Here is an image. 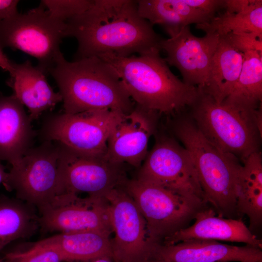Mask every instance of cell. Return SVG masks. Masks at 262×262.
I'll list each match as a JSON object with an SVG mask.
<instances>
[{"instance_id":"cell-1","label":"cell","mask_w":262,"mask_h":262,"mask_svg":"<svg viewBox=\"0 0 262 262\" xmlns=\"http://www.w3.org/2000/svg\"><path fill=\"white\" fill-rule=\"evenodd\" d=\"M66 23V37L78 42L75 60L161 50L163 39L140 16L136 0H93L88 10Z\"/></svg>"},{"instance_id":"cell-2","label":"cell","mask_w":262,"mask_h":262,"mask_svg":"<svg viewBox=\"0 0 262 262\" xmlns=\"http://www.w3.org/2000/svg\"><path fill=\"white\" fill-rule=\"evenodd\" d=\"M98 57L114 68L135 104L158 114L170 115L191 107L200 94L198 87L184 83L172 72L160 51Z\"/></svg>"},{"instance_id":"cell-3","label":"cell","mask_w":262,"mask_h":262,"mask_svg":"<svg viewBox=\"0 0 262 262\" xmlns=\"http://www.w3.org/2000/svg\"><path fill=\"white\" fill-rule=\"evenodd\" d=\"M49 74L59 88L65 113L107 109L127 114L134 107L115 70L98 57L69 62L62 55Z\"/></svg>"},{"instance_id":"cell-4","label":"cell","mask_w":262,"mask_h":262,"mask_svg":"<svg viewBox=\"0 0 262 262\" xmlns=\"http://www.w3.org/2000/svg\"><path fill=\"white\" fill-rule=\"evenodd\" d=\"M175 133L194 164L207 204L219 217L238 219L237 199L242 164L211 142L196 124L184 121Z\"/></svg>"},{"instance_id":"cell-5","label":"cell","mask_w":262,"mask_h":262,"mask_svg":"<svg viewBox=\"0 0 262 262\" xmlns=\"http://www.w3.org/2000/svg\"><path fill=\"white\" fill-rule=\"evenodd\" d=\"M191 106L196 125L211 142L243 161L258 151V110L242 112L216 102L200 90Z\"/></svg>"},{"instance_id":"cell-6","label":"cell","mask_w":262,"mask_h":262,"mask_svg":"<svg viewBox=\"0 0 262 262\" xmlns=\"http://www.w3.org/2000/svg\"><path fill=\"white\" fill-rule=\"evenodd\" d=\"M66 30V22L53 17L40 3L0 23V48L18 49L35 58L37 66L49 74L63 55L60 45Z\"/></svg>"},{"instance_id":"cell-7","label":"cell","mask_w":262,"mask_h":262,"mask_svg":"<svg viewBox=\"0 0 262 262\" xmlns=\"http://www.w3.org/2000/svg\"><path fill=\"white\" fill-rule=\"evenodd\" d=\"M124 189L133 199L147 222L151 237L161 244L187 228L201 206L164 186L135 178Z\"/></svg>"},{"instance_id":"cell-8","label":"cell","mask_w":262,"mask_h":262,"mask_svg":"<svg viewBox=\"0 0 262 262\" xmlns=\"http://www.w3.org/2000/svg\"><path fill=\"white\" fill-rule=\"evenodd\" d=\"M113 237L111 238L115 262H147L160 244L151 237L142 213L131 196L122 188L105 196Z\"/></svg>"},{"instance_id":"cell-9","label":"cell","mask_w":262,"mask_h":262,"mask_svg":"<svg viewBox=\"0 0 262 262\" xmlns=\"http://www.w3.org/2000/svg\"><path fill=\"white\" fill-rule=\"evenodd\" d=\"M59 147L46 141L30 148L7 174L3 184L15 191L16 198L38 210L59 194Z\"/></svg>"},{"instance_id":"cell-10","label":"cell","mask_w":262,"mask_h":262,"mask_svg":"<svg viewBox=\"0 0 262 262\" xmlns=\"http://www.w3.org/2000/svg\"><path fill=\"white\" fill-rule=\"evenodd\" d=\"M59 195L86 193L105 196L110 191L124 187L128 180L123 165L105 156L82 154L59 143Z\"/></svg>"},{"instance_id":"cell-11","label":"cell","mask_w":262,"mask_h":262,"mask_svg":"<svg viewBox=\"0 0 262 262\" xmlns=\"http://www.w3.org/2000/svg\"><path fill=\"white\" fill-rule=\"evenodd\" d=\"M124 115L107 109L64 113L50 117L43 133L47 141H56L75 151L105 156L109 137Z\"/></svg>"},{"instance_id":"cell-12","label":"cell","mask_w":262,"mask_h":262,"mask_svg":"<svg viewBox=\"0 0 262 262\" xmlns=\"http://www.w3.org/2000/svg\"><path fill=\"white\" fill-rule=\"evenodd\" d=\"M136 178L164 186L201 206L208 205L190 154L170 138L156 142Z\"/></svg>"},{"instance_id":"cell-13","label":"cell","mask_w":262,"mask_h":262,"mask_svg":"<svg viewBox=\"0 0 262 262\" xmlns=\"http://www.w3.org/2000/svg\"><path fill=\"white\" fill-rule=\"evenodd\" d=\"M39 211L40 227L46 232L112 234L109 205L105 196L88 195L82 197L77 194L65 193L57 196Z\"/></svg>"},{"instance_id":"cell-14","label":"cell","mask_w":262,"mask_h":262,"mask_svg":"<svg viewBox=\"0 0 262 262\" xmlns=\"http://www.w3.org/2000/svg\"><path fill=\"white\" fill-rule=\"evenodd\" d=\"M219 39L215 33L196 36L187 26L175 36L163 39L160 48L166 53L165 61L180 71L182 81L202 90L207 82Z\"/></svg>"},{"instance_id":"cell-15","label":"cell","mask_w":262,"mask_h":262,"mask_svg":"<svg viewBox=\"0 0 262 262\" xmlns=\"http://www.w3.org/2000/svg\"><path fill=\"white\" fill-rule=\"evenodd\" d=\"M158 113L135 104L112 131L105 155L110 162L139 168L145 159L148 141L153 134Z\"/></svg>"},{"instance_id":"cell-16","label":"cell","mask_w":262,"mask_h":262,"mask_svg":"<svg viewBox=\"0 0 262 262\" xmlns=\"http://www.w3.org/2000/svg\"><path fill=\"white\" fill-rule=\"evenodd\" d=\"M170 262H262V249L236 246L218 241L190 239L175 244H159L152 259Z\"/></svg>"},{"instance_id":"cell-17","label":"cell","mask_w":262,"mask_h":262,"mask_svg":"<svg viewBox=\"0 0 262 262\" xmlns=\"http://www.w3.org/2000/svg\"><path fill=\"white\" fill-rule=\"evenodd\" d=\"M195 222L164 238L161 243L169 245L190 239H205L242 243L262 249V241L257 238L241 218L219 217L209 205L196 214Z\"/></svg>"},{"instance_id":"cell-18","label":"cell","mask_w":262,"mask_h":262,"mask_svg":"<svg viewBox=\"0 0 262 262\" xmlns=\"http://www.w3.org/2000/svg\"><path fill=\"white\" fill-rule=\"evenodd\" d=\"M23 106L13 95H0V160L12 165L32 148L34 138Z\"/></svg>"},{"instance_id":"cell-19","label":"cell","mask_w":262,"mask_h":262,"mask_svg":"<svg viewBox=\"0 0 262 262\" xmlns=\"http://www.w3.org/2000/svg\"><path fill=\"white\" fill-rule=\"evenodd\" d=\"M10 76L9 84L13 95L27 107L31 121L62 101L60 93L55 92L48 82L46 74L29 60L20 64L14 63Z\"/></svg>"},{"instance_id":"cell-20","label":"cell","mask_w":262,"mask_h":262,"mask_svg":"<svg viewBox=\"0 0 262 262\" xmlns=\"http://www.w3.org/2000/svg\"><path fill=\"white\" fill-rule=\"evenodd\" d=\"M136 1L140 16L152 25H162L170 37L186 26L208 23L215 16L188 5L184 0Z\"/></svg>"},{"instance_id":"cell-21","label":"cell","mask_w":262,"mask_h":262,"mask_svg":"<svg viewBox=\"0 0 262 262\" xmlns=\"http://www.w3.org/2000/svg\"><path fill=\"white\" fill-rule=\"evenodd\" d=\"M244 53L235 49L225 35L219 36L205 87L200 90L221 103L229 96L240 76Z\"/></svg>"},{"instance_id":"cell-22","label":"cell","mask_w":262,"mask_h":262,"mask_svg":"<svg viewBox=\"0 0 262 262\" xmlns=\"http://www.w3.org/2000/svg\"><path fill=\"white\" fill-rule=\"evenodd\" d=\"M239 175L237 211L239 216L249 218L248 228L260 227L262 222V161L260 152L243 161Z\"/></svg>"},{"instance_id":"cell-23","label":"cell","mask_w":262,"mask_h":262,"mask_svg":"<svg viewBox=\"0 0 262 262\" xmlns=\"http://www.w3.org/2000/svg\"><path fill=\"white\" fill-rule=\"evenodd\" d=\"M43 240L60 253L65 262L99 257L113 260L111 235L107 233L98 231L59 233Z\"/></svg>"},{"instance_id":"cell-24","label":"cell","mask_w":262,"mask_h":262,"mask_svg":"<svg viewBox=\"0 0 262 262\" xmlns=\"http://www.w3.org/2000/svg\"><path fill=\"white\" fill-rule=\"evenodd\" d=\"M262 99V54L244 53L242 68L231 91L222 103L242 112L258 109Z\"/></svg>"},{"instance_id":"cell-25","label":"cell","mask_w":262,"mask_h":262,"mask_svg":"<svg viewBox=\"0 0 262 262\" xmlns=\"http://www.w3.org/2000/svg\"><path fill=\"white\" fill-rule=\"evenodd\" d=\"M33 207L17 198L0 196V252L15 240L35 232L40 225Z\"/></svg>"},{"instance_id":"cell-26","label":"cell","mask_w":262,"mask_h":262,"mask_svg":"<svg viewBox=\"0 0 262 262\" xmlns=\"http://www.w3.org/2000/svg\"><path fill=\"white\" fill-rule=\"evenodd\" d=\"M197 29L206 33L219 36L232 32L254 33L262 35V1L255 0L246 10L239 13L225 12L215 16L211 20L196 25Z\"/></svg>"},{"instance_id":"cell-27","label":"cell","mask_w":262,"mask_h":262,"mask_svg":"<svg viewBox=\"0 0 262 262\" xmlns=\"http://www.w3.org/2000/svg\"><path fill=\"white\" fill-rule=\"evenodd\" d=\"M3 259L8 262H65L60 253L44 240L12 248Z\"/></svg>"},{"instance_id":"cell-28","label":"cell","mask_w":262,"mask_h":262,"mask_svg":"<svg viewBox=\"0 0 262 262\" xmlns=\"http://www.w3.org/2000/svg\"><path fill=\"white\" fill-rule=\"evenodd\" d=\"M93 0H44L41 3L54 18L66 22L91 6Z\"/></svg>"},{"instance_id":"cell-29","label":"cell","mask_w":262,"mask_h":262,"mask_svg":"<svg viewBox=\"0 0 262 262\" xmlns=\"http://www.w3.org/2000/svg\"><path fill=\"white\" fill-rule=\"evenodd\" d=\"M224 35L239 51L245 53L254 50L262 54V35L254 33L232 32Z\"/></svg>"},{"instance_id":"cell-30","label":"cell","mask_w":262,"mask_h":262,"mask_svg":"<svg viewBox=\"0 0 262 262\" xmlns=\"http://www.w3.org/2000/svg\"><path fill=\"white\" fill-rule=\"evenodd\" d=\"M188 5L214 15L220 9L224 8V0H184Z\"/></svg>"},{"instance_id":"cell-31","label":"cell","mask_w":262,"mask_h":262,"mask_svg":"<svg viewBox=\"0 0 262 262\" xmlns=\"http://www.w3.org/2000/svg\"><path fill=\"white\" fill-rule=\"evenodd\" d=\"M19 0H0V23L18 13Z\"/></svg>"},{"instance_id":"cell-32","label":"cell","mask_w":262,"mask_h":262,"mask_svg":"<svg viewBox=\"0 0 262 262\" xmlns=\"http://www.w3.org/2000/svg\"><path fill=\"white\" fill-rule=\"evenodd\" d=\"M255 0H224V8L229 13H239L248 9Z\"/></svg>"},{"instance_id":"cell-33","label":"cell","mask_w":262,"mask_h":262,"mask_svg":"<svg viewBox=\"0 0 262 262\" xmlns=\"http://www.w3.org/2000/svg\"><path fill=\"white\" fill-rule=\"evenodd\" d=\"M0 66L11 74L14 69V63L9 60L0 48Z\"/></svg>"},{"instance_id":"cell-34","label":"cell","mask_w":262,"mask_h":262,"mask_svg":"<svg viewBox=\"0 0 262 262\" xmlns=\"http://www.w3.org/2000/svg\"><path fill=\"white\" fill-rule=\"evenodd\" d=\"M71 262H115L112 259L107 257H99L84 261Z\"/></svg>"},{"instance_id":"cell-35","label":"cell","mask_w":262,"mask_h":262,"mask_svg":"<svg viewBox=\"0 0 262 262\" xmlns=\"http://www.w3.org/2000/svg\"><path fill=\"white\" fill-rule=\"evenodd\" d=\"M8 173L5 171L4 167L0 164V183H4L5 181Z\"/></svg>"},{"instance_id":"cell-36","label":"cell","mask_w":262,"mask_h":262,"mask_svg":"<svg viewBox=\"0 0 262 262\" xmlns=\"http://www.w3.org/2000/svg\"><path fill=\"white\" fill-rule=\"evenodd\" d=\"M147 262H170L162 259L153 258L148 261Z\"/></svg>"},{"instance_id":"cell-37","label":"cell","mask_w":262,"mask_h":262,"mask_svg":"<svg viewBox=\"0 0 262 262\" xmlns=\"http://www.w3.org/2000/svg\"><path fill=\"white\" fill-rule=\"evenodd\" d=\"M0 262H8L2 258V259H0Z\"/></svg>"}]
</instances>
